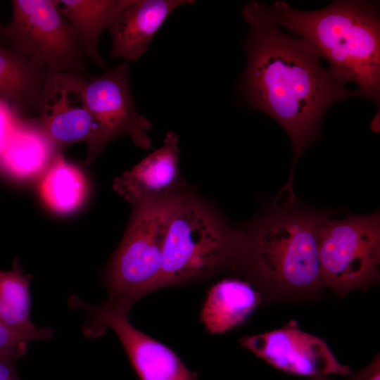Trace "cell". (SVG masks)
<instances>
[{
    "mask_svg": "<svg viewBox=\"0 0 380 380\" xmlns=\"http://www.w3.org/2000/svg\"><path fill=\"white\" fill-rule=\"evenodd\" d=\"M248 24L244 41L246 65L242 92L249 106L277 121L289 135L293 148L291 175L283 191L293 193L296 163L320 137L322 119L334 102L359 96L348 89L303 39L283 32L251 1L243 7Z\"/></svg>",
    "mask_w": 380,
    "mask_h": 380,
    "instance_id": "cell-1",
    "label": "cell"
},
{
    "mask_svg": "<svg viewBox=\"0 0 380 380\" xmlns=\"http://www.w3.org/2000/svg\"><path fill=\"white\" fill-rule=\"evenodd\" d=\"M259 3L262 13L309 43L329 70L345 84L354 82L359 96L379 107L380 18L374 1H334L317 11H300L283 1Z\"/></svg>",
    "mask_w": 380,
    "mask_h": 380,
    "instance_id": "cell-2",
    "label": "cell"
},
{
    "mask_svg": "<svg viewBox=\"0 0 380 380\" xmlns=\"http://www.w3.org/2000/svg\"><path fill=\"white\" fill-rule=\"evenodd\" d=\"M328 215L294 202L274 205L241 230L237 262L268 288L315 289L322 286L318 236Z\"/></svg>",
    "mask_w": 380,
    "mask_h": 380,
    "instance_id": "cell-3",
    "label": "cell"
},
{
    "mask_svg": "<svg viewBox=\"0 0 380 380\" xmlns=\"http://www.w3.org/2000/svg\"><path fill=\"white\" fill-rule=\"evenodd\" d=\"M241 236L205 201L182 191L167 231L160 289L207 279L236 262Z\"/></svg>",
    "mask_w": 380,
    "mask_h": 380,
    "instance_id": "cell-4",
    "label": "cell"
},
{
    "mask_svg": "<svg viewBox=\"0 0 380 380\" xmlns=\"http://www.w3.org/2000/svg\"><path fill=\"white\" fill-rule=\"evenodd\" d=\"M177 194L133 207L126 232L105 272L108 298L103 304L110 310L129 316L137 300L160 289L165 238Z\"/></svg>",
    "mask_w": 380,
    "mask_h": 380,
    "instance_id": "cell-5",
    "label": "cell"
},
{
    "mask_svg": "<svg viewBox=\"0 0 380 380\" xmlns=\"http://www.w3.org/2000/svg\"><path fill=\"white\" fill-rule=\"evenodd\" d=\"M322 286L345 293L376 281L380 265V214L327 215L318 236Z\"/></svg>",
    "mask_w": 380,
    "mask_h": 380,
    "instance_id": "cell-6",
    "label": "cell"
},
{
    "mask_svg": "<svg viewBox=\"0 0 380 380\" xmlns=\"http://www.w3.org/2000/svg\"><path fill=\"white\" fill-rule=\"evenodd\" d=\"M4 25V44L44 66L49 72L89 76L87 58L76 34L59 13L56 0H13Z\"/></svg>",
    "mask_w": 380,
    "mask_h": 380,
    "instance_id": "cell-7",
    "label": "cell"
},
{
    "mask_svg": "<svg viewBox=\"0 0 380 380\" xmlns=\"http://www.w3.org/2000/svg\"><path fill=\"white\" fill-rule=\"evenodd\" d=\"M87 77L72 72H49L42 88L38 119L59 152L86 141V164H89L107 144L86 101Z\"/></svg>",
    "mask_w": 380,
    "mask_h": 380,
    "instance_id": "cell-8",
    "label": "cell"
},
{
    "mask_svg": "<svg viewBox=\"0 0 380 380\" xmlns=\"http://www.w3.org/2000/svg\"><path fill=\"white\" fill-rule=\"evenodd\" d=\"M239 343L287 373L312 378L330 374L346 376L351 372L348 365L336 359L323 338L303 331L294 320L279 329L243 336Z\"/></svg>",
    "mask_w": 380,
    "mask_h": 380,
    "instance_id": "cell-9",
    "label": "cell"
},
{
    "mask_svg": "<svg viewBox=\"0 0 380 380\" xmlns=\"http://www.w3.org/2000/svg\"><path fill=\"white\" fill-rule=\"evenodd\" d=\"M89 317L85 333L97 337L110 328L119 338L140 380H197L195 372L189 369L167 346L135 328L128 315L116 312L104 304L76 303Z\"/></svg>",
    "mask_w": 380,
    "mask_h": 380,
    "instance_id": "cell-10",
    "label": "cell"
},
{
    "mask_svg": "<svg viewBox=\"0 0 380 380\" xmlns=\"http://www.w3.org/2000/svg\"><path fill=\"white\" fill-rule=\"evenodd\" d=\"M129 65L124 61L103 74L89 75L84 95L89 109L100 128L106 144L112 139L128 135L142 149H148L151 122L137 109L129 77Z\"/></svg>",
    "mask_w": 380,
    "mask_h": 380,
    "instance_id": "cell-11",
    "label": "cell"
},
{
    "mask_svg": "<svg viewBox=\"0 0 380 380\" xmlns=\"http://www.w3.org/2000/svg\"><path fill=\"white\" fill-rule=\"evenodd\" d=\"M178 136L168 132L163 145L115 179L113 188L133 207L157 203L184 190Z\"/></svg>",
    "mask_w": 380,
    "mask_h": 380,
    "instance_id": "cell-12",
    "label": "cell"
},
{
    "mask_svg": "<svg viewBox=\"0 0 380 380\" xmlns=\"http://www.w3.org/2000/svg\"><path fill=\"white\" fill-rule=\"evenodd\" d=\"M191 0H122L107 30L111 58L136 61L148 49L156 33L177 8Z\"/></svg>",
    "mask_w": 380,
    "mask_h": 380,
    "instance_id": "cell-13",
    "label": "cell"
},
{
    "mask_svg": "<svg viewBox=\"0 0 380 380\" xmlns=\"http://www.w3.org/2000/svg\"><path fill=\"white\" fill-rule=\"evenodd\" d=\"M38 118H20L1 162V175L25 181L45 172L57 153Z\"/></svg>",
    "mask_w": 380,
    "mask_h": 380,
    "instance_id": "cell-14",
    "label": "cell"
},
{
    "mask_svg": "<svg viewBox=\"0 0 380 380\" xmlns=\"http://www.w3.org/2000/svg\"><path fill=\"white\" fill-rule=\"evenodd\" d=\"M48 70L36 61L0 44V97L23 118H38Z\"/></svg>",
    "mask_w": 380,
    "mask_h": 380,
    "instance_id": "cell-15",
    "label": "cell"
},
{
    "mask_svg": "<svg viewBox=\"0 0 380 380\" xmlns=\"http://www.w3.org/2000/svg\"><path fill=\"white\" fill-rule=\"evenodd\" d=\"M260 293L247 282L226 279L207 293L201 320L211 334H222L241 324L260 303Z\"/></svg>",
    "mask_w": 380,
    "mask_h": 380,
    "instance_id": "cell-16",
    "label": "cell"
},
{
    "mask_svg": "<svg viewBox=\"0 0 380 380\" xmlns=\"http://www.w3.org/2000/svg\"><path fill=\"white\" fill-rule=\"evenodd\" d=\"M121 3L122 0H56L59 13L73 28L87 60L105 70L99 40Z\"/></svg>",
    "mask_w": 380,
    "mask_h": 380,
    "instance_id": "cell-17",
    "label": "cell"
},
{
    "mask_svg": "<svg viewBox=\"0 0 380 380\" xmlns=\"http://www.w3.org/2000/svg\"><path fill=\"white\" fill-rule=\"evenodd\" d=\"M87 189V182L81 170L68 163L61 152L57 153L40 184V193L45 203L59 214L70 213L82 205Z\"/></svg>",
    "mask_w": 380,
    "mask_h": 380,
    "instance_id": "cell-18",
    "label": "cell"
},
{
    "mask_svg": "<svg viewBox=\"0 0 380 380\" xmlns=\"http://www.w3.org/2000/svg\"><path fill=\"white\" fill-rule=\"evenodd\" d=\"M30 278L14 263L12 269L0 271V322L11 329L30 332L37 328L30 319Z\"/></svg>",
    "mask_w": 380,
    "mask_h": 380,
    "instance_id": "cell-19",
    "label": "cell"
},
{
    "mask_svg": "<svg viewBox=\"0 0 380 380\" xmlns=\"http://www.w3.org/2000/svg\"><path fill=\"white\" fill-rule=\"evenodd\" d=\"M53 331L49 327H39L30 332H20L4 325L0 322V350L15 348L30 341L52 338Z\"/></svg>",
    "mask_w": 380,
    "mask_h": 380,
    "instance_id": "cell-20",
    "label": "cell"
},
{
    "mask_svg": "<svg viewBox=\"0 0 380 380\" xmlns=\"http://www.w3.org/2000/svg\"><path fill=\"white\" fill-rule=\"evenodd\" d=\"M20 118L12 106L0 97V178L1 159Z\"/></svg>",
    "mask_w": 380,
    "mask_h": 380,
    "instance_id": "cell-21",
    "label": "cell"
},
{
    "mask_svg": "<svg viewBox=\"0 0 380 380\" xmlns=\"http://www.w3.org/2000/svg\"><path fill=\"white\" fill-rule=\"evenodd\" d=\"M26 353L27 343L0 350V380H20L15 370V362Z\"/></svg>",
    "mask_w": 380,
    "mask_h": 380,
    "instance_id": "cell-22",
    "label": "cell"
},
{
    "mask_svg": "<svg viewBox=\"0 0 380 380\" xmlns=\"http://www.w3.org/2000/svg\"><path fill=\"white\" fill-rule=\"evenodd\" d=\"M343 380H380V358L377 354L363 369L350 372Z\"/></svg>",
    "mask_w": 380,
    "mask_h": 380,
    "instance_id": "cell-23",
    "label": "cell"
},
{
    "mask_svg": "<svg viewBox=\"0 0 380 380\" xmlns=\"http://www.w3.org/2000/svg\"><path fill=\"white\" fill-rule=\"evenodd\" d=\"M370 129L374 133L380 132V109L378 107V110L370 122Z\"/></svg>",
    "mask_w": 380,
    "mask_h": 380,
    "instance_id": "cell-24",
    "label": "cell"
},
{
    "mask_svg": "<svg viewBox=\"0 0 380 380\" xmlns=\"http://www.w3.org/2000/svg\"><path fill=\"white\" fill-rule=\"evenodd\" d=\"M308 380H335V379L329 378L327 376H322L312 377Z\"/></svg>",
    "mask_w": 380,
    "mask_h": 380,
    "instance_id": "cell-25",
    "label": "cell"
},
{
    "mask_svg": "<svg viewBox=\"0 0 380 380\" xmlns=\"http://www.w3.org/2000/svg\"><path fill=\"white\" fill-rule=\"evenodd\" d=\"M3 27H4V25L0 23V44L5 46L3 34H2Z\"/></svg>",
    "mask_w": 380,
    "mask_h": 380,
    "instance_id": "cell-26",
    "label": "cell"
}]
</instances>
